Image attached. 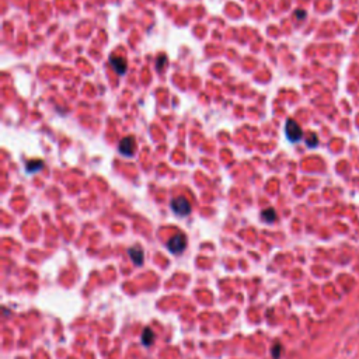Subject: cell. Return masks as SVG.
Instances as JSON below:
<instances>
[{
  "label": "cell",
  "mask_w": 359,
  "mask_h": 359,
  "mask_svg": "<svg viewBox=\"0 0 359 359\" xmlns=\"http://www.w3.org/2000/svg\"><path fill=\"white\" fill-rule=\"evenodd\" d=\"M171 209L177 215L187 216L191 212V205L184 196H178V198H174L171 201Z\"/></svg>",
  "instance_id": "1"
},
{
  "label": "cell",
  "mask_w": 359,
  "mask_h": 359,
  "mask_svg": "<svg viewBox=\"0 0 359 359\" xmlns=\"http://www.w3.org/2000/svg\"><path fill=\"white\" fill-rule=\"evenodd\" d=\"M187 247V239L184 235H176L171 237L169 243H167V248L170 250L173 254H178L183 253Z\"/></svg>",
  "instance_id": "2"
},
{
  "label": "cell",
  "mask_w": 359,
  "mask_h": 359,
  "mask_svg": "<svg viewBox=\"0 0 359 359\" xmlns=\"http://www.w3.org/2000/svg\"><path fill=\"white\" fill-rule=\"evenodd\" d=\"M285 133H286L288 139H289L291 142H298V140H301L302 136H303V132H302L301 126H299L298 122L294 121V119H289L286 122Z\"/></svg>",
  "instance_id": "3"
},
{
  "label": "cell",
  "mask_w": 359,
  "mask_h": 359,
  "mask_svg": "<svg viewBox=\"0 0 359 359\" xmlns=\"http://www.w3.org/2000/svg\"><path fill=\"white\" fill-rule=\"evenodd\" d=\"M119 153L124 155L125 157H132L133 156V152L136 149V143H135V139L132 136L125 137L124 140H121V143L118 146Z\"/></svg>",
  "instance_id": "4"
},
{
  "label": "cell",
  "mask_w": 359,
  "mask_h": 359,
  "mask_svg": "<svg viewBox=\"0 0 359 359\" xmlns=\"http://www.w3.org/2000/svg\"><path fill=\"white\" fill-rule=\"evenodd\" d=\"M110 63H111L112 69L118 73V75H124L126 72V67H128V63L122 56H117L114 55L110 58Z\"/></svg>",
  "instance_id": "5"
},
{
  "label": "cell",
  "mask_w": 359,
  "mask_h": 359,
  "mask_svg": "<svg viewBox=\"0 0 359 359\" xmlns=\"http://www.w3.org/2000/svg\"><path fill=\"white\" fill-rule=\"evenodd\" d=\"M129 257L132 258V261L135 262L136 265H142V262H143V251L140 250L139 247H132L129 248Z\"/></svg>",
  "instance_id": "6"
},
{
  "label": "cell",
  "mask_w": 359,
  "mask_h": 359,
  "mask_svg": "<svg viewBox=\"0 0 359 359\" xmlns=\"http://www.w3.org/2000/svg\"><path fill=\"white\" fill-rule=\"evenodd\" d=\"M44 169V163L41 160H33V162H28L26 166V171L28 174H33L37 171L42 170Z\"/></svg>",
  "instance_id": "7"
},
{
  "label": "cell",
  "mask_w": 359,
  "mask_h": 359,
  "mask_svg": "<svg viewBox=\"0 0 359 359\" xmlns=\"http://www.w3.org/2000/svg\"><path fill=\"white\" fill-rule=\"evenodd\" d=\"M153 341H155V333L152 331V328H145L142 333V342L146 346H149L153 344Z\"/></svg>",
  "instance_id": "8"
},
{
  "label": "cell",
  "mask_w": 359,
  "mask_h": 359,
  "mask_svg": "<svg viewBox=\"0 0 359 359\" xmlns=\"http://www.w3.org/2000/svg\"><path fill=\"white\" fill-rule=\"evenodd\" d=\"M261 218H262V221H264V222L272 223V222H275V219H276V212H275L272 208L265 209V210H262Z\"/></svg>",
  "instance_id": "9"
},
{
  "label": "cell",
  "mask_w": 359,
  "mask_h": 359,
  "mask_svg": "<svg viewBox=\"0 0 359 359\" xmlns=\"http://www.w3.org/2000/svg\"><path fill=\"white\" fill-rule=\"evenodd\" d=\"M164 63H166V55H160V56L157 58V63H156L157 70H162V69H163Z\"/></svg>",
  "instance_id": "10"
},
{
  "label": "cell",
  "mask_w": 359,
  "mask_h": 359,
  "mask_svg": "<svg viewBox=\"0 0 359 359\" xmlns=\"http://www.w3.org/2000/svg\"><path fill=\"white\" fill-rule=\"evenodd\" d=\"M279 349H281V346H279V345H278V344H276V345H275L274 353H272V355H274V358H275V359H278V356H279Z\"/></svg>",
  "instance_id": "11"
}]
</instances>
